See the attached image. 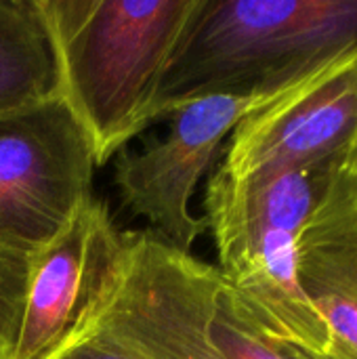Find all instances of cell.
I'll return each mask as SVG.
<instances>
[{
	"mask_svg": "<svg viewBox=\"0 0 357 359\" xmlns=\"http://www.w3.org/2000/svg\"><path fill=\"white\" fill-rule=\"evenodd\" d=\"M57 95V65L34 0H0V114Z\"/></svg>",
	"mask_w": 357,
	"mask_h": 359,
	"instance_id": "cell-10",
	"label": "cell"
},
{
	"mask_svg": "<svg viewBox=\"0 0 357 359\" xmlns=\"http://www.w3.org/2000/svg\"><path fill=\"white\" fill-rule=\"evenodd\" d=\"M27 263L0 257V359H11L25 297Z\"/></svg>",
	"mask_w": 357,
	"mask_h": 359,
	"instance_id": "cell-12",
	"label": "cell"
},
{
	"mask_svg": "<svg viewBox=\"0 0 357 359\" xmlns=\"http://www.w3.org/2000/svg\"><path fill=\"white\" fill-rule=\"evenodd\" d=\"M120 236L107 206L90 198L27 261L23 309L11 359H50L76 339L116 257Z\"/></svg>",
	"mask_w": 357,
	"mask_h": 359,
	"instance_id": "cell-8",
	"label": "cell"
},
{
	"mask_svg": "<svg viewBox=\"0 0 357 359\" xmlns=\"http://www.w3.org/2000/svg\"><path fill=\"white\" fill-rule=\"evenodd\" d=\"M217 267L162 242L133 248L105 282L93 328L135 359H223L208 334Z\"/></svg>",
	"mask_w": 357,
	"mask_h": 359,
	"instance_id": "cell-5",
	"label": "cell"
},
{
	"mask_svg": "<svg viewBox=\"0 0 357 359\" xmlns=\"http://www.w3.org/2000/svg\"><path fill=\"white\" fill-rule=\"evenodd\" d=\"M198 0H34L97 168L141 135Z\"/></svg>",
	"mask_w": 357,
	"mask_h": 359,
	"instance_id": "cell-1",
	"label": "cell"
},
{
	"mask_svg": "<svg viewBox=\"0 0 357 359\" xmlns=\"http://www.w3.org/2000/svg\"><path fill=\"white\" fill-rule=\"evenodd\" d=\"M357 151V50L280 93L231 133L219 164L234 179L337 166Z\"/></svg>",
	"mask_w": 357,
	"mask_h": 359,
	"instance_id": "cell-7",
	"label": "cell"
},
{
	"mask_svg": "<svg viewBox=\"0 0 357 359\" xmlns=\"http://www.w3.org/2000/svg\"><path fill=\"white\" fill-rule=\"evenodd\" d=\"M278 95H217L170 109L160 118L168 124L160 137L137 151L118 154L114 185L122 206L145 219L149 231L170 248L191 255L206 231L204 219L191 212L200 179L210 170L225 137Z\"/></svg>",
	"mask_w": 357,
	"mask_h": 359,
	"instance_id": "cell-6",
	"label": "cell"
},
{
	"mask_svg": "<svg viewBox=\"0 0 357 359\" xmlns=\"http://www.w3.org/2000/svg\"><path fill=\"white\" fill-rule=\"evenodd\" d=\"M337 166L278 168L244 179L217 168L204 196L202 219L223 282L265 337L303 359L322 355L328 334L301 290L297 240Z\"/></svg>",
	"mask_w": 357,
	"mask_h": 359,
	"instance_id": "cell-3",
	"label": "cell"
},
{
	"mask_svg": "<svg viewBox=\"0 0 357 359\" xmlns=\"http://www.w3.org/2000/svg\"><path fill=\"white\" fill-rule=\"evenodd\" d=\"M208 334L223 359H301L292 349L265 337L250 322L223 278L210 305Z\"/></svg>",
	"mask_w": 357,
	"mask_h": 359,
	"instance_id": "cell-11",
	"label": "cell"
},
{
	"mask_svg": "<svg viewBox=\"0 0 357 359\" xmlns=\"http://www.w3.org/2000/svg\"><path fill=\"white\" fill-rule=\"evenodd\" d=\"M297 273L328 334L311 359H357V151L332 170L299 233Z\"/></svg>",
	"mask_w": 357,
	"mask_h": 359,
	"instance_id": "cell-9",
	"label": "cell"
},
{
	"mask_svg": "<svg viewBox=\"0 0 357 359\" xmlns=\"http://www.w3.org/2000/svg\"><path fill=\"white\" fill-rule=\"evenodd\" d=\"M357 50V0H198L154 122L217 95H278Z\"/></svg>",
	"mask_w": 357,
	"mask_h": 359,
	"instance_id": "cell-2",
	"label": "cell"
},
{
	"mask_svg": "<svg viewBox=\"0 0 357 359\" xmlns=\"http://www.w3.org/2000/svg\"><path fill=\"white\" fill-rule=\"evenodd\" d=\"M50 359H135L99 330L84 326L72 343Z\"/></svg>",
	"mask_w": 357,
	"mask_h": 359,
	"instance_id": "cell-13",
	"label": "cell"
},
{
	"mask_svg": "<svg viewBox=\"0 0 357 359\" xmlns=\"http://www.w3.org/2000/svg\"><path fill=\"white\" fill-rule=\"evenodd\" d=\"M90 141L61 95L0 114V257L27 263L93 198Z\"/></svg>",
	"mask_w": 357,
	"mask_h": 359,
	"instance_id": "cell-4",
	"label": "cell"
}]
</instances>
